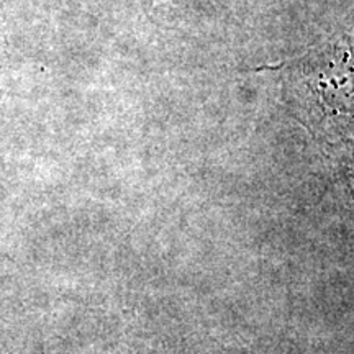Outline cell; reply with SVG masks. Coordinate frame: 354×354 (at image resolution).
I'll use <instances>...</instances> for the list:
<instances>
[{"label": "cell", "mask_w": 354, "mask_h": 354, "mask_svg": "<svg viewBox=\"0 0 354 354\" xmlns=\"http://www.w3.org/2000/svg\"><path fill=\"white\" fill-rule=\"evenodd\" d=\"M279 73L290 100L318 120L354 118V13L299 56L256 69Z\"/></svg>", "instance_id": "cell-1"}]
</instances>
